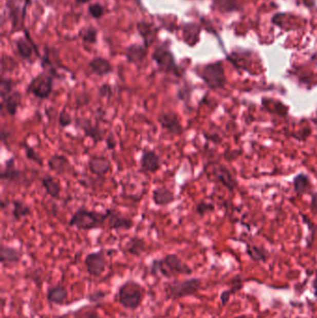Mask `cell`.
Wrapping results in <instances>:
<instances>
[{
    "label": "cell",
    "instance_id": "cell-18",
    "mask_svg": "<svg viewBox=\"0 0 317 318\" xmlns=\"http://www.w3.org/2000/svg\"><path fill=\"white\" fill-rule=\"evenodd\" d=\"M68 298V290L64 285L57 284L49 287L47 291V300L49 304L64 305Z\"/></svg>",
    "mask_w": 317,
    "mask_h": 318
},
{
    "label": "cell",
    "instance_id": "cell-39",
    "mask_svg": "<svg viewBox=\"0 0 317 318\" xmlns=\"http://www.w3.org/2000/svg\"><path fill=\"white\" fill-rule=\"evenodd\" d=\"M213 209H214L213 205H211L210 203H206L204 201H202L199 204H197V207H196V212H197L199 215L203 216L205 214L206 212L212 211Z\"/></svg>",
    "mask_w": 317,
    "mask_h": 318
},
{
    "label": "cell",
    "instance_id": "cell-42",
    "mask_svg": "<svg viewBox=\"0 0 317 318\" xmlns=\"http://www.w3.org/2000/svg\"><path fill=\"white\" fill-rule=\"evenodd\" d=\"M79 318H102V316L100 315V313H98L97 311L89 310V311H86L83 314H81Z\"/></svg>",
    "mask_w": 317,
    "mask_h": 318
},
{
    "label": "cell",
    "instance_id": "cell-35",
    "mask_svg": "<svg viewBox=\"0 0 317 318\" xmlns=\"http://www.w3.org/2000/svg\"><path fill=\"white\" fill-rule=\"evenodd\" d=\"M29 279L33 281L38 287H40L43 283V273L42 270L35 269L29 274Z\"/></svg>",
    "mask_w": 317,
    "mask_h": 318
},
{
    "label": "cell",
    "instance_id": "cell-36",
    "mask_svg": "<svg viewBox=\"0 0 317 318\" xmlns=\"http://www.w3.org/2000/svg\"><path fill=\"white\" fill-rule=\"evenodd\" d=\"M96 34H97V31L94 29V28H88V29L85 30L82 34V39L84 41L88 42V43H94L96 41Z\"/></svg>",
    "mask_w": 317,
    "mask_h": 318
},
{
    "label": "cell",
    "instance_id": "cell-4",
    "mask_svg": "<svg viewBox=\"0 0 317 318\" xmlns=\"http://www.w3.org/2000/svg\"><path fill=\"white\" fill-rule=\"evenodd\" d=\"M202 287V279L190 277L182 280H172L164 284V293L166 300L178 301L180 298L194 296Z\"/></svg>",
    "mask_w": 317,
    "mask_h": 318
},
{
    "label": "cell",
    "instance_id": "cell-2",
    "mask_svg": "<svg viewBox=\"0 0 317 318\" xmlns=\"http://www.w3.org/2000/svg\"><path fill=\"white\" fill-rule=\"evenodd\" d=\"M145 296V289L136 280L128 279L118 289L115 298L123 308L135 311L141 307Z\"/></svg>",
    "mask_w": 317,
    "mask_h": 318
},
{
    "label": "cell",
    "instance_id": "cell-19",
    "mask_svg": "<svg viewBox=\"0 0 317 318\" xmlns=\"http://www.w3.org/2000/svg\"><path fill=\"white\" fill-rule=\"evenodd\" d=\"M152 200L156 205L166 207L175 201V195L166 187H158L153 191Z\"/></svg>",
    "mask_w": 317,
    "mask_h": 318
},
{
    "label": "cell",
    "instance_id": "cell-29",
    "mask_svg": "<svg viewBox=\"0 0 317 318\" xmlns=\"http://www.w3.org/2000/svg\"><path fill=\"white\" fill-rule=\"evenodd\" d=\"M15 87H16V83L12 79L2 78L1 83H0V97H1V99L5 98L9 94L15 90Z\"/></svg>",
    "mask_w": 317,
    "mask_h": 318
},
{
    "label": "cell",
    "instance_id": "cell-3",
    "mask_svg": "<svg viewBox=\"0 0 317 318\" xmlns=\"http://www.w3.org/2000/svg\"><path fill=\"white\" fill-rule=\"evenodd\" d=\"M108 212L91 211L81 207L74 211L68 225L78 230L90 231L102 228L104 222L107 221Z\"/></svg>",
    "mask_w": 317,
    "mask_h": 318
},
{
    "label": "cell",
    "instance_id": "cell-28",
    "mask_svg": "<svg viewBox=\"0 0 317 318\" xmlns=\"http://www.w3.org/2000/svg\"><path fill=\"white\" fill-rule=\"evenodd\" d=\"M21 147L24 149L25 157H26L28 160L34 162V163L39 164L40 166H42V164H43L42 158H41V157L39 156L38 153L35 152V150H34L33 147L28 145L26 142H22L21 143Z\"/></svg>",
    "mask_w": 317,
    "mask_h": 318
},
{
    "label": "cell",
    "instance_id": "cell-15",
    "mask_svg": "<svg viewBox=\"0 0 317 318\" xmlns=\"http://www.w3.org/2000/svg\"><path fill=\"white\" fill-rule=\"evenodd\" d=\"M88 170L92 174L97 176H104L111 171L112 164L107 157L99 156L91 157L88 159Z\"/></svg>",
    "mask_w": 317,
    "mask_h": 318
},
{
    "label": "cell",
    "instance_id": "cell-31",
    "mask_svg": "<svg viewBox=\"0 0 317 318\" xmlns=\"http://www.w3.org/2000/svg\"><path fill=\"white\" fill-rule=\"evenodd\" d=\"M17 49H18L20 55L25 60L30 59V57L33 54V49L31 48L29 43L24 40L17 41Z\"/></svg>",
    "mask_w": 317,
    "mask_h": 318
},
{
    "label": "cell",
    "instance_id": "cell-12",
    "mask_svg": "<svg viewBox=\"0 0 317 318\" xmlns=\"http://www.w3.org/2000/svg\"><path fill=\"white\" fill-rule=\"evenodd\" d=\"M141 167L143 172L148 173H156L161 167L160 157L154 149L144 148L142 150V157L140 160Z\"/></svg>",
    "mask_w": 317,
    "mask_h": 318
},
{
    "label": "cell",
    "instance_id": "cell-8",
    "mask_svg": "<svg viewBox=\"0 0 317 318\" xmlns=\"http://www.w3.org/2000/svg\"><path fill=\"white\" fill-rule=\"evenodd\" d=\"M84 264L88 274L93 277H99L104 273L107 265V259L104 250H100L88 253L84 259Z\"/></svg>",
    "mask_w": 317,
    "mask_h": 318
},
{
    "label": "cell",
    "instance_id": "cell-32",
    "mask_svg": "<svg viewBox=\"0 0 317 318\" xmlns=\"http://www.w3.org/2000/svg\"><path fill=\"white\" fill-rule=\"evenodd\" d=\"M107 292L103 291V290H95L93 292L88 294L87 298L90 304H101L104 298L107 296Z\"/></svg>",
    "mask_w": 317,
    "mask_h": 318
},
{
    "label": "cell",
    "instance_id": "cell-33",
    "mask_svg": "<svg viewBox=\"0 0 317 318\" xmlns=\"http://www.w3.org/2000/svg\"><path fill=\"white\" fill-rule=\"evenodd\" d=\"M214 4L221 11H232L235 10V0H214Z\"/></svg>",
    "mask_w": 317,
    "mask_h": 318
},
{
    "label": "cell",
    "instance_id": "cell-37",
    "mask_svg": "<svg viewBox=\"0 0 317 318\" xmlns=\"http://www.w3.org/2000/svg\"><path fill=\"white\" fill-rule=\"evenodd\" d=\"M88 11L94 18H101L104 13V8L101 4H93L90 5Z\"/></svg>",
    "mask_w": 317,
    "mask_h": 318
},
{
    "label": "cell",
    "instance_id": "cell-22",
    "mask_svg": "<svg viewBox=\"0 0 317 318\" xmlns=\"http://www.w3.org/2000/svg\"><path fill=\"white\" fill-rule=\"evenodd\" d=\"M41 184L46 191V194L54 199H60V195L62 191L61 184L55 178L50 175H45L41 179Z\"/></svg>",
    "mask_w": 317,
    "mask_h": 318
},
{
    "label": "cell",
    "instance_id": "cell-21",
    "mask_svg": "<svg viewBox=\"0 0 317 318\" xmlns=\"http://www.w3.org/2000/svg\"><path fill=\"white\" fill-rule=\"evenodd\" d=\"M147 250V245L145 240L139 237V236H132L130 237L126 244L125 247V251L127 254L135 256V257H140L142 256Z\"/></svg>",
    "mask_w": 317,
    "mask_h": 318
},
{
    "label": "cell",
    "instance_id": "cell-46",
    "mask_svg": "<svg viewBox=\"0 0 317 318\" xmlns=\"http://www.w3.org/2000/svg\"><path fill=\"white\" fill-rule=\"evenodd\" d=\"M77 1L79 3H86V2H88L89 0H77Z\"/></svg>",
    "mask_w": 317,
    "mask_h": 318
},
{
    "label": "cell",
    "instance_id": "cell-25",
    "mask_svg": "<svg viewBox=\"0 0 317 318\" xmlns=\"http://www.w3.org/2000/svg\"><path fill=\"white\" fill-rule=\"evenodd\" d=\"M145 50L142 46L132 45L127 49V59L129 63L132 64H140L145 58Z\"/></svg>",
    "mask_w": 317,
    "mask_h": 318
},
{
    "label": "cell",
    "instance_id": "cell-13",
    "mask_svg": "<svg viewBox=\"0 0 317 318\" xmlns=\"http://www.w3.org/2000/svg\"><path fill=\"white\" fill-rule=\"evenodd\" d=\"M22 99H23L22 93L16 89L9 94L5 98L1 99L0 107H1L2 115L6 111V113L8 114L10 117L14 118L18 113L19 107L22 104Z\"/></svg>",
    "mask_w": 317,
    "mask_h": 318
},
{
    "label": "cell",
    "instance_id": "cell-26",
    "mask_svg": "<svg viewBox=\"0 0 317 318\" xmlns=\"http://www.w3.org/2000/svg\"><path fill=\"white\" fill-rule=\"evenodd\" d=\"M214 175L218 178V180L225 184L230 190H233L234 187V181L229 171L225 169L223 166H216L214 169Z\"/></svg>",
    "mask_w": 317,
    "mask_h": 318
},
{
    "label": "cell",
    "instance_id": "cell-6",
    "mask_svg": "<svg viewBox=\"0 0 317 318\" xmlns=\"http://www.w3.org/2000/svg\"><path fill=\"white\" fill-rule=\"evenodd\" d=\"M199 76L206 85L211 89L223 88L226 83L225 71L220 62L206 65Z\"/></svg>",
    "mask_w": 317,
    "mask_h": 318
},
{
    "label": "cell",
    "instance_id": "cell-10",
    "mask_svg": "<svg viewBox=\"0 0 317 318\" xmlns=\"http://www.w3.org/2000/svg\"><path fill=\"white\" fill-rule=\"evenodd\" d=\"M107 223L110 230H130L134 226L133 220L120 211L115 209H108Z\"/></svg>",
    "mask_w": 317,
    "mask_h": 318
},
{
    "label": "cell",
    "instance_id": "cell-24",
    "mask_svg": "<svg viewBox=\"0 0 317 318\" xmlns=\"http://www.w3.org/2000/svg\"><path fill=\"white\" fill-rule=\"evenodd\" d=\"M12 207L13 209L11 211V215H12L13 220L16 221H20L31 214V207L28 204H26L25 201L15 199L12 201Z\"/></svg>",
    "mask_w": 317,
    "mask_h": 318
},
{
    "label": "cell",
    "instance_id": "cell-43",
    "mask_svg": "<svg viewBox=\"0 0 317 318\" xmlns=\"http://www.w3.org/2000/svg\"><path fill=\"white\" fill-rule=\"evenodd\" d=\"M11 134L8 129H6L5 127H2L1 129V141L3 143H7V140L10 139Z\"/></svg>",
    "mask_w": 317,
    "mask_h": 318
},
{
    "label": "cell",
    "instance_id": "cell-45",
    "mask_svg": "<svg viewBox=\"0 0 317 318\" xmlns=\"http://www.w3.org/2000/svg\"><path fill=\"white\" fill-rule=\"evenodd\" d=\"M233 318H251L248 314H240V315H236Z\"/></svg>",
    "mask_w": 317,
    "mask_h": 318
},
{
    "label": "cell",
    "instance_id": "cell-34",
    "mask_svg": "<svg viewBox=\"0 0 317 318\" xmlns=\"http://www.w3.org/2000/svg\"><path fill=\"white\" fill-rule=\"evenodd\" d=\"M59 125L62 127H67L72 125L73 123V118L69 112L66 111V109L64 108L59 115Z\"/></svg>",
    "mask_w": 317,
    "mask_h": 318
},
{
    "label": "cell",
    "instance_id": "cell-9",
    "mask_svg": "<svg viewBox=\"0 0 317 318\" xmlns=\"http://www.w3.org/2000/svg\"><path fill=\"white\" fill-rule=\"evenodd\" d=\"M156 120L163 129L171 133V135H181L183 133V127L181 125L179 116L172 111L160 112L156 117Z\"/></svg>",
    "mask_w": 317,
    "mask_h": 318
},
{
    "label": "cell",
    "instance_id": "cell-38",
    "mask_svg": "<svg viewBox=\"0 0 317 318\" xmlns=\"http://www.w3.org/2000/svg\"><path fill=\"white\" fill-rule=\"evenodd\" d=\"M98 92H99V95L103 98H110L113 94L112 87L109 84H103L99 88Z\"/></svg>",
    "mask_w": 317,
    "mask_h": 318
},
{
    "label": "cell",
    "instance_id": "cell-44",
    "mask_svg": "<svg viewBox=\"0 0 317 318\" xmlns=\"http://www.w3.org/2000/svg\"><path fill=\"white\" fill-rule=\"evenodd\" d=\"M312 294L314 296V298H317V273L314 276V278L312 282Z\"/></svg>",
    "mask_w": 317,
    "mask_h": 318
},
{
    "label": "cell",
    "instance_id": "cell-14",
    "mask_svg": "<svg viewBox=\"0 0 317 318\" xmlns=\"http://www.w3.org/2000/svg\"><path fill=\"white\" fill-rule=\"evenodd\" d=\"M23 178V172L16 166L14 157H11L6 160L5 165L0 172V179L2 181L15 183L20 181Z\"/></svg>",
    "mask_w": 317,
    "mask_h": 318
},
{
    "label": "cell",
    "instance_id": "cell-30",
    "mask_svg": "<svg viewBox=\"0 0 317 318\" xmlns=\"http://www.w3.org/2000/svg\"><path fill=\"white\" fill-rule=\"evenodd\" d=\"M294 184H295L296 192H298L300 194H303V193L307 191L308 187L310 185V182H309V179H308L307 176H305L303 174H300L299 176L295 178Z\"/></svg>",
    "mask_w": 317,
    "mask_h": 318
},
{
    "label": "cell",
    "instance_id": "cell-16",
    "mask_svg": "<svg viewBox=\"0 0 317 318\" xmlns=\"http://www.w3.org/2000/svg\"><path fill=\"white\" fill-rule=\"evenodd\" d=\"M229 284V289H225L220 294V302L221 306H225L229 303L230 298H232L233 295L239 292L240 290H242V289L244 288V280H243L242 275L240 274L234 275V277L230 280Z\"/></svg>",
    "mask_w": 317,
    "mask_h": 318
},
{
    "label": "cell",
    "instance_id": "cell-1",
    "mask_svg": "<svg viewBox=\"0 0 317 318\" xmlns=\"http://www.w3.org/2000/svg\"><path fill=\"white\" fill-rule=\"evenodd\" d=\"M149 272L152 275L171 279L178 274L190 275L193 274V269L178 255L171 253L163 258L153 259L149 265Z\"/></svg>",
    "mask_w": 317,
    "mask_h": 318
},
{
    "label": "cell",
    "instance_id": "cell-23",
    "mask_svg": "<svg viewBox=\"0 0 317 318\" xmlns=\"http://www.w3.org/2000/svg\"><path fill=\"white\" fill-rule=\"evenodd\" d=\"M88 65L93 73L99 77H104L113 72L112 64H110L108 60L102 57H96L91 60Z\"/></svg>",
    "mask_w": 317,
    "mask_h": 318
},
{
    "label": "cell",
    "instance_id": "cell-5",
    "mask_svg": "<svg viewBox=\"0 0 317 318\" xmlns=\"http://www.w3.org/2000/svg\"><path fill=\"white\" fill-rule=\"evenodd\" d=\"M53 84L54 78L52 74L39 73L28 84L26 92L32 94L34 97L39 100H48L52 94Z\"/></svg>",
    "mask_w": 317,
    "mask_h": 318
},
{
    "label": "cell",
    "instance_id": "cell-40",
    "mask_svg": "<svg viewBox=\"0 0 317 318\" xmlns=\"http://www.w3.org/2000/svg\"><path fill=\"white\" fill-rule=\"evenodd\" d=\"M105 143H106V148L108 150H115L117 146V138L115 136V134L113 133H110L105 138Z\"/></svg>",
    "mask_w": 317,
    "mask_h": 318
},
{
    "label": "cell",
    "instance_id": "cell-20",
    "mask_svg": "<svg viewBox=\"0 0 317 318\" xmlns=\"http://www.w3.org/2000/svg\"><path fill=\"white\" fill-rule=\"evenodd\" d=\"M48 166L49 170L57 173V174H64L69 171L71 167V164L68 158L64 155H53L50 157L48 161Z\"/></svg>",
    "mask_w": 317,
    "mask_h": 318
},
{
    "label": "cell",
    "instance_id": "cell-27",
    "mask_svg": "<svg viewBox=\"0 0 317 318\" xmlns=\"http://www.w3.org/2000/svg\"><path fill=\"white\" fill-rule=\"evenodd\" d=\"M247 252L249 254V258L255 261L265 263L269 259L268 252L263 248H259L256 246H247Z\"/></svg>",
    "mask_w": 317,
    "mask_h": 318
},
{
    "label": "cell",
    "instance_id": "cell-7",
    "mask_svg": "<svg viewBox=\"0 0 317 318\" xmlns=\"http://www.w3.org/2000/svg\"><path fill=\"white\" fill-rule=\"evenodd\" d=\"M153 60L156 62L158 69L166 73H172L176 77H180L181 72L179 66L176 64L175 58L169 49L164 47H159L154 51Z\"/></svg>",
    "mask_w": 317,
    "mask_h": 318
},
{
    "label": "cell",
    "instance_id": "cell-11",
    "mask_svg": "<svg viewBox=\"0 0 317 318\" xmlns=\"http://www.w3.org/2000/svg\"><path fill=\"white\" fill-rule=\"evenodd\" d=\"M76 126L83 130L84 134L87 137L92 140L94 144H97L103 141L106 137H104L105 132L103 128L99 127V125H92L91 121L88 118H79L76 119Z\"/></svg>",
    "mask_w": 317,
    "mask_h": 318
},
{
    "label": "cell",
    "instance_id": "cell-17",
    "mask_svg": "<svg viewBox=\"0 0 317 318\" xmlns=\"http://www.w3.org/2000/svg\"><path fill=\"white\" fill-rule=\"evenodd\" d=\"M23 253L14 247L2 244L0 247V263L3 266L19 264Z\"/></svg>",
    "mask_w": 317,
    "mask_h": 318
},
{
    "label": "cell",
    "instance_id": "cell-41",
    "mask_svg": "<svg viewBox=\"0 0 317 318\" xmlns=\"http://www.w3.org/2000/svg\"><path fill=\"white\" fill-rule=\"evenodd\" d=\"M187 94L190 95V93H189V91H188L186 88H181V89H179V91H178L177 97H178V99H179L180 101L186 102V101H189V99H190V96H187Z\"/></svg>",
    "mask_w": 317,
    "mask_h": 318
}]
</instances>
